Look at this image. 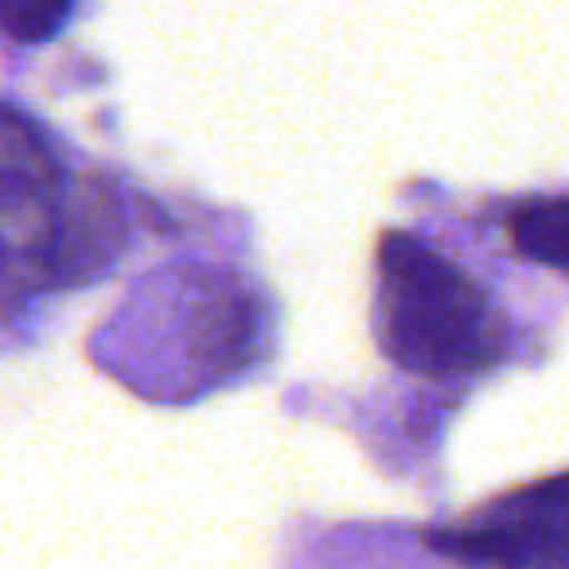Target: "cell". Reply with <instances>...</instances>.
Masks as SVG:
<instances>
[{
  "instance_id": "3",
  "label": "cell",
  "mask_w": 569,
  "mask_h": 569,
  "mask_svg": "<svg viewBox=\"0 0 569 569\" xmlns=\"http://www.w3.org/2000/svg\"><path fill=\"white\" fill-rule=\"evenodd\" d=\"M4 230L9 250L48 253L59 227V168L17 110L4 113Z\"/></svg>"
},
{
  "instance_id": "2",
  "label": "cell",
  "mask_w": 569,
  "mask_h": 569,
  "mask_svg": "<svg viewBox=\"0 0 569 569\" xmlns=\"http://www.w3.org/2000/svg\"><path fill=\"white\" fill-rule=\"evenodd\" d=\"M429 546L472 569H569V472L507 491L472 519L433 530Z\"/></svg>"
},
{
  "instance_id": "4",
  "label": "cell",
  "mask_w": 569,
  "mask_h": 569,
  "mask_svg": "<svg viewBox=\"0 0 569 569\" xmlns=\"http://www.w3.org/2000/svg\"><path fill=\"white\" fill-rule=\"evenodd\" d=\"M507 234L527 261L569 273V196L535 199L519 207L507 222Z\"/></svg>"
},
{
  "instance_id": "5",
  "label": "cell",
  "mask_w": 569,
  "mask_h": 569,
  "mask_svg": "<svg viewBox=\"0 0 569 569\" xmlns=\"http://www.w3.org/2000/svg\"><path fill=\"white\" fill-rule=\"evenodd\" d=\"M74 0H0L4 32L17 43H43L71 20Z\"/></svg>"
},
{
  "instance_id": "1",
  "label": "cell",
  "mask_w": 569,
  "mask_h": 569,
  "mask_svg": "<svg viewBox=\"0 0 569 569\" xmlns=\"http://www.w3.org/2000/svg\"><path fill=\"white\" fill-rule=\"evenodd\" d=\"M379 340L398 367L426 379L483 371L507 348L488 293L410 230L379 242Z\"/></svg>"
}]
</instances>
